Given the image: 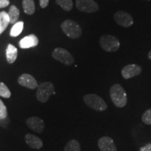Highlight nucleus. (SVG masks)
Listing matches in <instances>:
<instances>
[{"label": "nucleus", "instance_id": "nucleus-18", "mask_svg": "<svg viewBox=\"0 0 151 151\" xmlns=\"http://www.w3.org/2000/svg\"><path fill=\"white\" fill-rule=\"evenodd\" d=\"M24 12L27 15H33L35 12V4L34 0H22Z\"/></svg>", "mask_w": 151, "mask_h": 151}, {"label": "nucleus", "instance_id": "nucleus-20", "mask_svg": "<svg viewBox=\"0 0 151 151\" xmlns=\"http://www.w3.org/2000/svg\"><path fill=\"white\" fill-rule=\"evenodd\" d=\"M65 151H81V145L78 141L72 139L67 143Z\"/></svg>", "mask_w": 151, "mask_h": 151}, {"label": "nucleus", "instance_id": "nucleus-21", "mask_svg": "<svg viewBox=\"0 0 151 151\" xmlns=\"http://www.w3.org/2000/svg\"><path fill=\"white\" fill-rule=\"evenodd\" d=\"M56 4L66 11H70L73 9L72 0H55Z\"/></svg>", "mask_w": 151, "mask_h": 151}, {"label": "nucleus", "instance_id": "nucleus-26", "mask_svg": "<svg viewBox=\"0 0 151 151\" xmlns=\"http://www.w3.org/2000/svg\"><path fill=\"white\" fill-rule=\"evenodd\" d=\"M10 4L9 0H0V9L7 7Z\"/></svg>", "mask_w": 151, "mask_h": 151}, {"label": "nucleus", "instance_id": "nucleus-28", "mask_svg": "<svg viewBox=\"0 0 151 151\" xmlns=\"http://www.w3.org/2000/svg\"><path fill=\"white\" fill-rule=\"evenodd\" d=\"M139 151H151V143L146 145V146L141 147Z\"/></svg>", "mask_w": 151, "mask_h": 151}, {"label": "nucleus", "instance_id": "nucleus-9", "mask_svg": "<svg viewBox=\"0 0 151 151\" xmlns=\"http://www.w3.org/2000/svg\"><path fill=\"white\" fill-rule=\"evenodd\" d=\"M141 72H142V68L140 66L132 64V65H126L123 67L121 71V74L123 78L129 79L139 75Z\"/></svg>", "mask_w": 151, "mask_h": 151}, {"label": "nucleus", "instance_id": "nucleus-5", "mask_svg": "<svg viewBox=\"0 0 151 151\" xmlns=\"http://www.w3.org/2000/svg\"><path fill=\"white\" fill-rule=\"evenodd\" d=\"M99 44L106 52L118 51L120 46V43L118 38L109 35H103L100 37Z\"/></svg>", "mask_w": 151, "mask_h": 151}, {"label": "nucleus", "instance_id": "nucleus-24", "mask_svg": "<svg viewBox=\"0 0 151 151\" xmlns=\"http://www.w3.org/2000/svg\"><path fill=\"white\" fill-rule=\"evenodd\" d=\"M8 113H7V109L6 105L0 99V119H4L7 118Z\"/></svg>", "mask_w": 151, "mask_h": 151}, {"label": "nucleus", "instance_id": "nucleus-17", "mask_svg": "<svg viewBox=\"0 0 151 151\" xmlns=\"http://www.w3.org/2000/svg\"><path fill=\"white\" fill-rule=\"evenodd\" d=\"M8 15L9 20H10V23L14 24L18 22L20 18V11L16 6L12 5L9 9Z\"/></svg>", "mask_w": 151, "mask_h": 151}, {"label": "nucleus", "instance_id": "nucleus-19", "mask_svg": "<svg viewBox=\"0 0 151 151\" xmlns=\"http://www.w3.org/2000/svg\"><path fill=\"white\" fill-rule=\"evenodd\" d=\"M24 22L22 21L17 22L13 25L10 31V36L12 37H16L21 34L23 30Z\"/></svg>", "mask_w": 151, "mask_h": 151}, {"label": "nucleus", "instance_id": "nucleus-7", "mask_svg": "<svg viewBox=\"0 0 151 151\" xmlns=\"http://www.w3.org/2000/svg\"><path fill=\"white\" fill-rule=\"evenodd\" d=\"M76 6L80 11L87 14L99 11V6L94 0H76Z\"/></svg>", "mask_w": 151, "mask_h": 151}, {"label": "nucleus", "instance_id": "nucleus-27", "mask_svg": "<svg viewBox=\"0 0 151 151\" xmlns=\"http://www.w3.org/2000/svg\"><path fill=\"white\" fill-rule=\"evenodd\" d=\"M49 1H50V0H39L41 8L42 9L46 8L49 4Z\"/></svg>", "mask_w": 151, "mask_h": 151}, {"label": "nucleus", "instance_id": "nucleus-2", "mask_svg": "<svg viewBox=\"0 0 151 151\" xmlns=\"http://www.w3.org/2000/svg\"><path fill=\"white\" fill-rule=\"evenodd\" d=\"M61 29L65 35L70 39H78L82 35L83 30L81 26L71 20H65L61 24Z\"/></svg>", "mask_w": 151, "mask_h": 151}, {"label": "nucleus", "instance_id": "nucleus-15", "mask_svg": "<svg viewBox=\"0 0 151 151\" xmlns=\"http://www.w3.org/2000/svg\"><path fill=\"white\" fill-rule=\"evenodd\" d=\"M6 56L7 62L9 64L14 63L18 58V49L13 44L9 43L6 50Z\"/></svg>", "mask_w": 151, "mask_h": 151}, {"label": "nucleus", "instance_id": "nucleus-23", "mask_svg": "<svg viewBox=\"0 0 151 151\" xmlns=\"http://www.w3.org/2000/svg\"><path fill=\"white\" fill-rule=\"evenodd\" d=\"M142 121L143 123L148 125H151V109H148L143 113Z\"/></svg>", "mask_w": 151, "mask_h": 151}, {"label": "nucleus", "instance_id": "nucleus-6", "mask_svg": "<svg viewBox=\"0 0 151 151\" xmlns=\"http://www.w3.org/2000/svg\"><path fill=\"white\" fill-rule=\"evenodd\" d=\"M52 57L63 65L67 66L72 65L74 62V58L70 52L62 48H56L52 52Z\"/></svg>", "mask_w": 151, "mask_h": 151}, {"label": "nucleus", "instance_id": "nucleus-16", "mask_svg": "<svg viewBox=\"0 0 151 151\" xmlns=\"http://www.w3.org/2000/svg\"><path fill=\"white\" fill-rule=\"evenodd\" d=\"M9 24H10V20H9L8 13L5 11L0 12V35L5 31Z\"/></svg>", "mask_w": 151, "mask_h": 151}, {"label": "nucleus", "instance_id": "nucleus-22", "mask_svg": "<svg viewBox=\"0 0 151 151\" xmlns=\"http://www.w3.org/2000/svg\"><path fill=\"white\" fill-rule=\"evenodd\" d=\"M0 96L4 98H10L11 96V92L9 89L6 85L2 82H0Z\"/></svg>", "mask_w": 151, "mask_h": 151}, {"label": "nucleus", "instance_id": "nucleus-14", "mask_svg": "<svg viewBox=\"0 0 151 151\" xmlns=\"http://www.w3.org/2000/svg\"><path fill=\"white\" fill-rule=\"evenodd\" d=\"M24 140L28 146L32 148L39 150L43 146V142L40 138L32 134H27L24 137Z\"/></svg>", "mask_w": 151, "mask_h": 151}, {"label": "nucleus", "instance_id": "nucleus-25", "mask_svg": "<svg viewBox=\"0 0 151 151\" xmlns=\"http://www.w3.org/2000/svg\"><path fill=\"white\" fill-rule=\"evenodd\" d=\"M9 122H10V120H9L8 117L4 119H0V126L4 128H6L8 127Z\"/></svg>", "mask_w": 151, "mask_h": 151}, {"label": "nucleus", "instance_id": "nucleus-13", "mask_svg": "<svg viewBox=\"0 0 151 151\" xmlns=\"http://www.w3.org/2000/svg\"><path fill=\"white\" fill-rule=\"evenodd\" d=\"M39 39L35 35H29L22 38L19 42V46L20 48L27 49L36 47L39 44Z\"/></svg>", "mask_w": 151, "mask_h": 151}, {"label": "nucleus", "instance_id": "nucleus-29", "mask_svg": "<svg viewBox=\"0 0 151 151\" xmlns=\"http://www.w3.org/2000/svg\"><path fill=\"white\" fill-rule=\"evenodd\" d=\"M148 58L149 60H151V50H150V51L148 52Z\"/></svg>", "mask_w": 151, "mask_h": 151}, {"label": "nucleus", "instance_id": "nucleus-10", "mask_svg": "<svg viewBox=\"0 0 151 151\" xmlns=\"http://www.w3.org/2000/svg\"><path fill=\"white\" fill-rule=\"evenodd\" d=\"M27 125L29 129L37 133H41L45 128V123L42 119L37 116L30 117L26 121Z\"/></svg>", "mask_w": 151, "mask_h": 151}, {"label": "nucleus", "instance_id": "nucleus-3", "mask_svg": "<svg viewBox=\"0 0 151 151\" xmlns=\"http://www.w3.org/2000/svg\"><path fill=\"white\" fill-rule=\"evenodd\" d=\"M83 101L88 106L97 111H104L108 107L104 100L96 94H86L83 97Z\"/></svg>", "mask_w": 151, "mask_h": 151}, {"label": "nucleus", "instance_id": "nucleus-12", "mask_svg": "<svg viewBox=\"0 0 151 151\" xmlns=\"http://www.w3.org/2000/svg\"><path fill=\"white\" fill-rule=\"evenodd\" d=\"M98 147L101 151H117L114 141L109 137H103L98 141Z\"/></svg>", "mask_w": 151, "mask_h": 151}, {"label": "nucleus", "instance_id": "nucleus-4", "mask_svg": "<svg viewBox=\"0 0 151 151\" xmlns=\"http://www.w3.org/2000/svg\"><path fill=\"white\" fill-rule=\"evenodd\" d=\"M55 94V92L53 84L51 82L46 81L38 86L36 97L38 101L40 102L46 103L50 96Z\"/></svg>", "mask_w": 151, "mask_h": 151}, {"label": "nucleus", "instance_id": "nucleus-1", "mask_svg": "<svg viewBox=\"0 0 151 151\" xmlns=\"http://www.w3.org/2000/svg\"><path fill=\"white\" fill-rule=\"evenodd\" d=\"M110 97L114 105L118 108H123L127 104V93L121 85L116 83L111 87Z\"/></svg>", "mask_w": 151, "mask_h": 151}, {"label": "nucleus", "instance_id": "nucleus-11", "mask_svg": "<svg viewBox=\"0 0 151 151\" xmlns=\"http://www.w3.org/2000/svg\"><path fill=\"white\" fill-rule=\"evenodd\" d=\"M18 83L20 86L25 87L29 89L34 90L38 88V83L36 79L32 75L28 73H23L19 76L18 79Z\"/></svg>", "mask_w": 151, "mask_h": 151}, {"label": "nucleus", "instance_id": "nucleus-8", "mask_svg": "<svg viewBox=\"0 0 151 151\" xmlns=\"http://www.w3.org/2000/svg\"><path fill=\"white\" fill-rule=\"evenodd\" d=\"M113 18L117 24L123 27H129L134 24L133 17L126 11H117Z\"/></svg>", "mask_w": 151, "mask_h": 151}, {"label": "nucleus", "instance_id": "nucleus-30", "mask_svg": "<svg viewBox=\"0 0 151 151\" xmlns=\"http://www.w3.org/2000/svg\"><path fill=\"white\" fill-rule=\"evenodd\" d=\"M147 1H150V0H147Z\"/></svg>", "mask_w": 151, "mask_h": 151}]
</instances>
